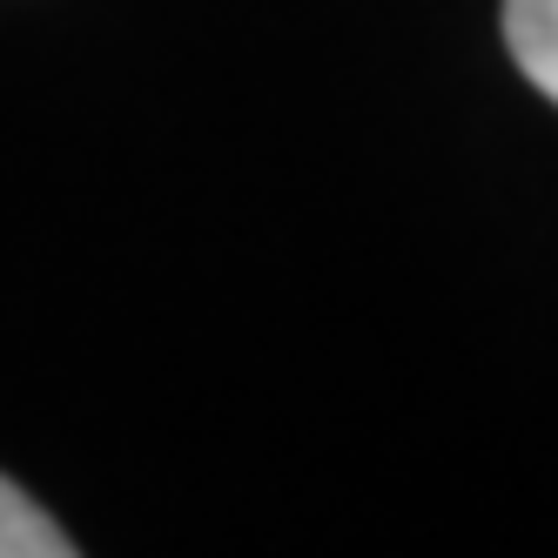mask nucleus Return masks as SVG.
Segmentation results:
<instances>
[{
  "instance_id": "1",
  "label": "nucleus",
  "mask_w": 558,
  "mask_h": 558,
  "mask_svg": "<svg viewBox=\"0 0 558 558\" xmlns=\"http://www.w3.org/2000/svg\"><path fill=\"white\" fill-rule=\"evenodd\" d=\"M505 48L518 74L558 101V0H505Z\"/></svg>"
},
{
  "instance_id": "2",
  "label": "nucleus",
  "mask_w": 558,
  "mask_h": 558,
  "mask_svg": "<svg viewBox=\"0 0 558 558\" xmlns=\"http://www.w3.org/2000/svg\"><path fill=\"white\" fill-rule=\"evenodd\" d=\"M74 538L34 505L14 477H0V558H68Z\"/></svg>"
}]
</instances>
